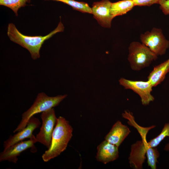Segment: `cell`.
Instances as JSON below:
<instances>
[{
  "mask_svg": "<svg viewBox=\"0 0 169 169\" xmlns=\"http://www.w3.org/2000/svg\"><path fill=\"white\" fill-rule=\"evenodd\" d=\"M118 147L105 140L97 147L96 160L104 164L115 160L119 157Z\"/></svg>",
  "mask_w": 169,
  "mask_h": 169,
  "instance_id": "7c38bea8",
  "label": "cell"
},
{
  "mask_svg": "<svg viewBox=\"0 0 169 169\" xmlns=\"http://www.w3.org/2000/svg\"><path fill=\"white\" fill-rule=\"evenodd\" d=\"M30 2V0H0V5L10 8L17 16L18 9L26 6V3Z\"/></svg>",
  "mask_w": 169,
  "mask_h": 169,
  "instance_id": "ac0fdd59",
  "label": "cell"
},
{
  "mask_svg": "<svg viewBox=\"0 0 169 169\" xmlns=\"http://www.w3.org/2000/svg\"><path fill=\"white\" fill-rule=\"evenodd\" d=\"M40 117L42 125L39 132L35 137L36 140L37 142L49 149L51 146L52 134L57 119L54 108L42 112Z\"/></svg>",
  "mask_w": 169,
  "mask_h": 169,
  "instance_id": "8992f818",
  "label": "cell"
},
{
  "mask_svg": "<svg viewBox=\"0 0 169 169\" xmlns=\"http://www.w3.org/2000/svg\"><path fill=\"white\" fill-rule=\"evenodd\" d=\"M135 6L132 0H123L112 3L110 12L114 18L126 13Z\"/></svg>",
  "mask_w": 169,
  "mask_h": 169,
  "instance_id": "9a60e30c",
  "label": "cell"
},
{
  "mask_svg": "<svg viewBox=\"0 0 169 169\" xmlns=\"http://www.w3.org/2000/svg\"><path fill=\"white\" fill-rule=\"evenodd\" d=\"M146 155L148 166L151 169H156V163L160 156L159 152L156 147H150L147 150Z\"/></svg>",
  "mask_w": 169,
  "mask_h": 169,
  "instance_id": "d6986e66",
  "label": "cell"
},
{
  "mask_svg": "<svg viewBox=\"0 0 169 169\" xmlns=\"http://www.w3.org/2000/svg\"><path fill=\"white\" fill-rule=\"evenodd\" d=\"M41 124L38 118L32 116L29 119L25 128L16 134L10 136L8 139L4 141L3 144L4 150L26 138L29 139L33 135V131L38 128Z\"/></svg>",
  "mask_w": 169,
  "mask_h": 169,
  "instance_id": "8fae6325",
  "label": "cell"
},
{
  "mask_svg": "<svg viewBox=\"0 0 169 169\" xmlns=\"http://www.w3.org/2000/svg\"><path fill=\"white\" fill-rule=\"evenodd\" d=\"M64 27L60 21L57 27L44 36H29L23 35L17 29L14 24H8L7 33L10 39L27 49L34 60L39 58L40 50L44 41L57 33L64 31Z\"/></svg>",
  "mask_w": 169,
  "mask_h": 169,
  "instance_id": "6da1fadb",
  "label": "cell"
},
{
  "mask_svg": "<svg viewBox=\"0 0 169 169\" xmlns=\"http://www.w3.org/2000/svg\"><path fill=\"white\" fill-rule=\"evenodd\" d=\"M119 81L120 84L125 89L131 90L137 94L141 98L142 105H148L154 100L151 94L153 87L148 80L133 81L121 78Z\"/></svg>",
  "mask_w": 169,
  "mask_h": 169,
  "instance_id": "52a82bcc",
  "label": "cell"
},
{
  "mask_svg": "<svg viewBox=\"0 0 169 169\" xmlns=\"http://www.w3.org/2000/svg\"><path fill=\"white\" fill-rule=\"evenodd\" d=\"M52 0L62 2L71 7L73 9L83 13L92 14L91 8L88 3L81 2H78L74 0Z\"/></svg>",
  "mask_w": 169,
  "mask_h": 169,
  "instance_id": "e0dca14e",
  "label": "cell"
},
{
  "mask_svg": "<svg viewBox=\"0 0 169 169\" xmlns=\"http://www.w3.org/2000/svg\"><path fill=\"white\" fill-rule=\"evenodd\" d=\"M67 96V95H59L55 96H48L44 93L38 94L33 104L22 115V119L13 133L22 130L26 126L29 119L34 115L54 108Z\"/></svg>",
  "mask_w": 169,
  "mask_h": 169,
  "instance_id": "3957f363",
  "label": "cell"
},
{
  "mask_svg": "<svg viewBox=\"0 0 169 169\" xmlns=\"http://www.w3.org/2000/svg\"><path fill=\"white\" fill-rule=\"evenodd\" d=\"M131 131L128 127L117 120L105 137V140L119 147Z\"/></svg>",
  "mask_w": 169,
  "mask_h": 169,
  "instance_id": "4fadbf2b",
  "label": "cell"
},
{
  "mask_svg": "<svg viewBox=\"0 0 169 169\" xmlns=\"http://www.w3.org/2000/svg\"><path fill=\"white\" fill-rule=\"evenodd\" d=\"M160 8L165 15H169V0H162L159 3Z\"/></svg>",
  "mask_w": 169,
  "mask_h": 169,
  "instance_id": "7402d4cb",
  "label": "cell"
},
{
  "mask_svg": "<svg viewBox=\"0 0 169 169\" xmlns=\"http://www.w3.org/2000/svg\"><path fill=\"white\" fill-rule=\"evenodd\" d=\"M140 39L142 44L157 56L165 54L169 47V41L160 28H153L150 31H147L141 34Z\"/></svg>",
  "mask_w": 169,
  "mask_h": 169,
  "instance_id": "5b68a950",
  "label": "cell"
},
{
  "mask_svg": "<svg viewBox=\"0 0 169 169\" xmlns=\"http://www.w3.org/2000/svg\"><path fill=\"white\" fill-rule=\"evenodd\" d=\"M169 137V123H166L160 133L147 142L148 147H156L166 137Z\"/></svg>",
  "mask_w": 169,
  "mask_h": 169,
  "instance_id": "ffe728a7",
  "label": "cell"
},
{
  "mask_svg": "<svg viewBox=\"0 0 169 169\" xmlns=\"http://www.w3.org/2000/svg\"><path fill=\"white\" fill-rule=\"evenodd\" d=\"M128 60L131 69L139 71L149 66L157 56L142 43L133 41L128 48Z\"/></svg>",
  "mask_w": 169,
  "mask_h": 169,
  "instance_id": "277c9868",
  "label": "cell"
},
{
  "mask_svg": "<svg viewBox=\"0 0 169 169\" xmlns=\"http://www.w3.org/2000/svg\"><path fill=\"white\" fill-rule=\"evenodd\" d=\"M122 116L128 120V124L136 128L142 140H146V136L149 131L155 127L156 126L152 125L149 127H144L139 125L135 121V118L132 113L128 110H125L122 114Z\"/></svg>",
  "mask_w": 169,
  "mask_h": 169,
  "instance_id": "2e32d148",
  "label": "cell"
},
{
  "mask_svg": "<svg viewBox=\"0 0 169 169\" xmlns=\"http://www.w3.org/2000/svg\"><path fill=\"white\" fill-rule=\"evenodd\" d=\"M164 150L166 151H169V143L165 145Z\"/></svg>",
  "mask_w": 169,
  "mask_h": 169,
  "instance_id": "603a6c76",
  "label": "cell"
},
{
  "mask_svg": "<svg viewBox=\"0 0 169 169\" xmlns=\"http://www.w3.org/2000/svg\"><path fill=\"white\" fill-rule=\"evenodd\" d=\"M37 142L34 135L28 141H22L9 147L0 153V161H8L16 163L18 156L23 151L32 147Z\"/></svg>",
  "mask_w": 169,
  "mask_h": 169,
  "instance_id": "ba28073f",
  "label": "cell"
},
{
  "mask_svg": "<svg viewBox=\"0 0 169 169\" xmlns=\"http://www.w3.org/2000/svg\"><path fill=\"white\" fill-rule=\"evenodd\" d=\"M73 128L68 120L61 116L57 118L51 146L42 156L44 161L48 162L58 156L66 149L73 136Z\"/></svg>",
  "mask_w": 169,
  "mask_h": 169,
  "instance_id": "7a4b0ae2",
  "label": "cell"
},
{
  "mask_svg": "<svg viewBox=\"0 0 169 169\" xmlns=\"http://www.w3.org/2000/svg\"><path fill=\"white\" fill-rule=\"evenodd\" d=\"M169 72V59L155 67L148 77V80L153 87L161 84Z\"/></svg>",
  "mask_w": 169,
  "mask_h": 169,
  "instance_id": "5bb4252c",
  "label": "cell"
},
{
  "mask_svg": "<svg viewBox=\"0 0 169 169\" xmlns=\"http://www.w3.org/2000/svg\"><path fill=\"white\" fill-rule=\"evenodd\" d=\"M135 6H150L154 4H159L162 0H132Z\"/></svg>",
  "mask_w": 169,
  "mask_h": 169,
  "instance_id": "44dd1931",
  "label": "cell"
},
{
  "mask_svg": "<svg viewBox=\"0 0 169 169\" xmlns=\"http://www.w3.org/2000/svg\"><path fill=\"white\" fill-rule=\"evenodd\" d=\"M147 140L137 141L132 144L128 158L130 167L135 169L143 168V165L146 159L147 150L149 148Z\"/></svg>",
  "mask_w": 169,
  "mask_h": 169,
  "instance_id": "30bf717a",
  "label": "cell"
},
{
  "mask_svg": "<svg viewBox=\"0 0 169 169\" xmlns=\"http://www.w3.org/2000/svg\"><path fill=\"white\" fill-rule=\"evenodd\" d=\"M112 3L109 0L94 2L91 8L92 14L101 26L110 28L114 18L110 12Z\"/></svg>",
  "mask_w": 169,
  "mask_h": 169,
  "instance_id": "9c48e42d",
  "label": "cell"
}]
</instances>
